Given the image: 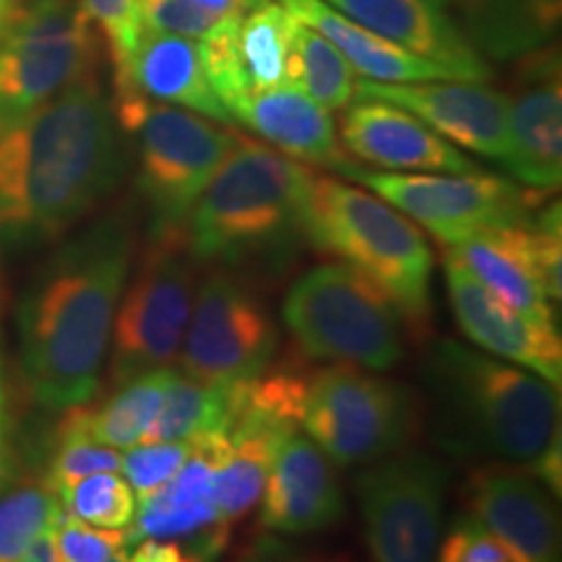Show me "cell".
Masks as SVG:
<instances>
[{"label":"cell","mask_w":562,"mask_h":562,"mask_svg":"<svg viewBox=\"0 0 562 562\" xmlns=\"http://www.w3.org/2000/svg\"><path fill=\"white\" fill-rule=\"evenodd\" d=\"M125 133L94 70L0 128V256L53 243L100 209L128 170Z\"/></svg>","instance_id":"6da1fadb"},{"label":"cell","mask_w":562,"mask_h":562,"mask_svg":"<svg viewBox=\"0 0 562 562\" xmlns=\"http://www.w3.org/2000/svg\"><path fill=\"white\" fill-rule=\"evenodd\" d=\"M136 227L125 211L68 237L34 271L16 311L21 372L32 398L66 412L100 391L117 302L136 261Z\"/></svg>","instance_id":"7a4b0ae2"},{"label":"cell","mask_w":562,"mask_h":562,"mask_svg":"<svg viewBox=\"0 0 562 562\" xmlns=\"http://www.w3.org/2000/svg\"><path fill=\"white\" fill-rule=\"evenodd\" d=\"M442 446L459 456L537 463L560 440L558 389L518 364L440 341L425 364Z\"/></svg>","instance_id":"3957f363"},{"label":"cell","mask_w":562,"mask_h":562,"mask_svg":"<svg viewBox=\"0 0 562 562\" xmlns=\"http://www.w3.org/2000/svg\"><path fill=\"white\" fill-rule=\"evenodd\" d=\"M313 170L269 144L237 136L186 229L195 263L216 269L281 263L305 240Z\"/></svg>","instance_id":"277c9868"},{"label":"cell","mask_w":562,"mask_h":562,"mask_svg":"<svg viewBox=\"0 0 562 562\" xmlns=\"http://www.w3.org/2000/svg\"><path fill=\"white\" fill-rule=\"evenodd\" d=\"M305 240L375 281L412 328L425 326L432 250L402 211L375 193L315 172L305 206Z\"/></svg>","instance_id":"5b68a950"},{"label":"cell","mask_w":562,"mask_h":562,"mask_svg":"<svg viewBox=\"0 0 562 562\" xmlns=\"http://www.w3.org/2000/svg\"><path fill=\"white\" fill-rule=\"evenodd\" d=\"M112 108L121 131L136 140V188L149 214V240H186L195 203L237 133L140 97H115Z\"/></svg>","instance_id":"8992f818"},{"label":"cell","mask_w":562,"mask_h":562,"mask_svg":"<svg viewBox=\"0 0 562 562\" xmlns=\"http://www.w3.org/2000/svg\"><path fill=\"white\" fill-rule=\"evenodd\" d=\"M286 331L313 360L385 372L404 360V326L375 281L349 263H323L294 281L281 307Z\"/></svg>","instance_id":"52a82bcc"},{"label":"cell","mask_w":562,"mask_h":562,"mask_svg":"<svg viewBox=\"0 0 562 562\" xmlns=\"http://www.w3.org/2000/svg\"><path fill=\"white\" fill-rule=\"evenodd\" d=\"M300 427L339 467L381 461L417 435L419 409L402 383L339 362L307 375Z\"/></svg>","instance_id":"ba28073f"},{"label":"cell","mask_w":562,"mask_h":562,"mask_svg":"<svg viewBox=\"0 0 562 562\" xmlns=\"http://www.w3.org/2000/svg\"><path fill=\"white\" fill-rule=\"evenodd\" d=\"M94 70V34L81 0H13L0 32V128Z\"/></svg>","instance_id":"9c48e42d"},{"label":"cell","mask_w":562,"mask_h":562,"mask_svg":"<svg viewBox=\"0 0 562 562\" xmlns=\"http://www.w3.org/2000/svg\"><path fill=\"white\" fill-rule=\"evenodd\" d=\"M195 266L186 240H149L112 323V385L167 368L180 355L199 290Z\"/></svg>","instance_id":"30bf717a"},{"label":"cell","mask_w":562,"mask_h":562,"mask_svg":"<svg viewBox=\"0 0 562 562\" xmlns=\"http://www.w3.org/2000/svg\"><path fill=\"white\" fill-rule=\"evenodd\" d=\"M279 349L277 323L248 281L211 266L195 290L180 368L201 383L256 381Z\"/></svg>","instance_id":"8fae6325"},{"label":"cell","mask_w":562,"mask_h":562,"mask_svg":"<svg viewBox=\"0 0 562 562\" xmlns=\"http://www.w3.org/2000/svg\"><path fill=\"white\" fill-rule=\"evenodd\" d=\"M378 199L398 209L406 220L427 229L442 248L480 232L529 222L533 199L516 182L495 175L469 172H372L351 167L347 172Z\"/></svg>","instance_id":"7c38bea8"},{"label":"cell","mask_w":562,"mask_h":562,"mask_svg":"<svg viewBox=\"0 0 562 562\" xmlns=\"http://www.w3.org/2000/svg\"><path fill=\"white\" fill-rule=\"evenodd\" d=\"M448 469L432 456L398 451L357 480L364 539L375 562H432L446 510Z\"/></svg>","instance_id":"4fadbf2b"},{"label":"cell","mask_w":562,"mask_h":562,"mask_svg":"<svg viewBox=\"0 0 562 562\" xmlns=\"http://www.w3.org/2000/svg\"><path fill=\"white\" fill-rule=\"evenodd\" d=\"M297 19L279 0L222 16L201 40L203 68L224 110L258 91L292 83V34Z\"/></svg>","instance_id":"5bb4252c"},{"label":"cell","mask_w":562,"mask_h":562,"mask_svg":"<svg viewBox=\"0 0 562 562\" xmlns=\"http://www.w3.org/2000/svg\"><path fill=\"white\" fill-rule=\"evenodd\" d=\"M355 97L391 102L412 112L459 149L482 154L501 165L508 157V94L484 81L383 83L357 79Z\"/></svg>","instance_id":"9a60e30c"},{"label":"cell","mask_w":562,"mask_h":562,"mask_svg":"<svg viewBox=\"0 0 562 562\" xmlns=\"http://www.w3.org/2000/svg\"><path fill=\"white\" fill-rule=\"evenodd\" d=\"M524 186L552 193L562 180V81L558 47L544 45L518 58L508 94V157Z\"/></svg>","instance_id":"2e32d148"},{"label":"cell","mask_w":562,"mask_h":562,"mask_svg":"<svg viewBox=\"0 0 562 562\" xmlns=\"http://www.w3.org/2000/svg\"><path fill=\"white\" fill-rule=\"evenodd\" d=\"M467 505L510 562H562L558 505L529 469L476 467L467 480Z\"/></svg>","instance_id":"e0dca14e"},{"label":"cell","mask_w":562,"mask_h":562,"mask_svg":"<svg viewBox=\"0 0 562 562\" xmlns=\"http://www.w3.org/2000/svg\"><path fill=\"white\" fill-rule=\"evenodd\" d=\"M339 140L351 157L389 172H482L459 146L391 102L355 97L344 108Z\"/></svg>","instance_id":"ac0fdd59"},{"label":"cell","mask_w":562,"mask_h":562,"mask_svg":"<svg viewBox=\"0 0 562 562\" xmlns=\"http://www.w3.org/2000/svg\"><path fill=\"white\" fill-rule=\"evenodd\" d=\"M344 516L339 472L311 435L292 430L273 453L263 487V529L302 537L331 529Z\"/></svg>","instance_id":"d6986e66"},{"label":"cell","mask_w":562,"mask_h":562,"mask_svg":"<svg viewBox=\"0 0 562 562\" xmlns=\"http://www.w3.org/2000/svg\"><path fill=\"white\" fill-rule=\"evenodd\" d=\"M446 281L456 321L469 341L560 389L562 341L558 328L524 318L451 261H446Z\"/></svg>","instance_id":"ffe728a7"},{"label":"cell","mask_w":562,"mask_h":562,"mask_svg":"<svg viewBox=\"0 0 562 562\" xmlns=\"http://www.w3.org/2000/svg\"><path fill=\"white\" fill-rule=\"evenodd\" d=\"M378 37L448 68L453 79L487 81L490 66L448 13L430 0H326Z\"/></svg>","instance_id":"44dd1931"},{"label":"cell","mask_w":562,"mask_h":562,"mask_svg":"<svg viewBox=\"0 0 562 562\" xmlns=\"http://www.w3.org/2000/svg\"><path fill=\"white\" fill-rule=\"evenodd\" d=\"M115 97L172 104L214 123H232L203 68L201 42L144 30L131 58L115 70Z\"/></svg>","instance_id":"7402d4cb"},{"label":"cell","mask_w":562,"mask_h":562,"mask_svg":"<svg viewBox=\"0 0 562 562\" xmlns=\"http://www.w3.org/2000/svg\"><path fill=\"white\" fill-rule=\"evenodd\" d=\"M229 117L302 165L341 175L355 167L344 151L331 112L313 102L297 83H281L245 97L232 104Z\"/></svg>","instance_id":"603a6c76"},{"label":"cell","mask_w":562,"mask_h":562,"mask_svg":"<svg viewBox=\"0 0 562 562\" xmlns=\"http://www.w3.org/2000/svg\"><path fill=\"white\" fill-rule=\"evenodd\" d=\"M193 448L186 463L159 490L136 501V516L128 529V542L138 539H178L227 526L216 513L214 472L224 448L227 432H201L191 438Z\"/></svg>","instance_id":"cb8c5ba5"},{"label":"cell","mask_w":562,"mask_h":562,"mask_svg":"<svg viewBox=\"0 0 562 562\" xmlns=\"http://www.w3.org/2000/svg\"><path fill=\"white\" fill-rule=\"evenodd\" d=\"M446 261L472 273L484 290L524 315L554 326L550 297L542 290L537 269V232L533 224H513L448 245Z\"/></svg>","instance_id":"d4e9b609"},{"label":"cell","mask_w":562,"mask_h":562,"mask_svg":"<svg viewBox=\"0 0 562 562\" xmlns=\"http://www.w3.org/2000/svg\"><path fill=\"white\" fill-rule=\"evenodd\" d=\"M292 430L300 427L261 409L248 396L243 414L229 427L227 448L214 472V503L224 524L232 526L256 508L269 480L273 453Z\"/></svg>","instance_id":"484cf974"},{"label":"cell","mask_w":562,"mask_h":562,"mask_svg":"<svg viewBox=\"0 0 562 562\" xmlns=\"http://www.w3.org/2000/svg\"><path fill=\"white\" fill-rule=\"evenodd\" d=\"M279 3L300 24L311 26L323 40L331 42L362 79L383 83L453 79L448 68L378 37V34H372L370 30L344 16V13L331 9L326 0H279Z\"/></svg>","instance_id":"4316f807"},{"label":"cell","mask_w":562,"mask_h":562,"mask_svg":"<svg viewBox=\"0 0 562 562\" xmlns=\"http://www.w3.org/2000/svg\"><path fill=\"white\" fill-rule=\"evenodd\" d=\"M463 37L476 53L518 60L552 45L560 30L562 0H459Z\"/></svg>","instance_id":"83f0119b"},{"label":"cell","mask_w":562,"mask_h":562,"mask_svg":"<svg viewBox=\"0 0 562 562\" xmlns=\"http://www.w3.org/2000/svg\"><path fill=\"white\" fill-rule=\"evenodd\" d=\"M250 381L201 383L186 372H170L165 398L140 442L188 440L201 432H229L248 404Z\"/></svg>","instance_id":"f1b7e54d"},{"label":"cell","mask_w":562,"mask_h":562,"mask_svg":"<svg viewBox=\"0 0 562 562\" xmlns=\"http://www.w3.org/2000/svg\"><path fill=\"white\" fill-rule=\"evenodd\" d=\"M170 372V368H159L133 378L128 383L115 385L117 391L100 409H91L89 404L74 406L79 427L91 440L115 448V451H121V448L128 451V448L138 446L144 435L149 432L154 417H157Z\"/></svg>","instance_id":"f546056e"},{"label":"cell","mask_w":562,"mask_h":562,"mask_svg":"<svg viewBox=\"0 0 562 562\" xmlns=\"http://www.w3.org/2000/svg\"><path fill=\"white\" fill-rule=\"evenodd\" d=\"M63 505L47 472L0 482V562H19L42 531L53 529Z\"/></svg>","instance_id":"4dcf8cb0"},{"label":"cell","mask_w":562,"mask_h":562,"mask_svg":"<svg viewBox=\"0 0 562 562\" xmlns=\"http://www.w3.org/2000/svg\"><path fill=\"white\" fill-rule=\"evenodd\" d=\"M357 79L360 76L331 42L297 21L292 34V83L323 110L336 112L355 100Z\"/></svg>","instance_id":"1f68e13d"},{"label":"cell","mask_w":562,"mask_h":562,"mask_svg":"<svg viewBox=\"0 0 562 562\" xmlns=\"http://www.w3.org/2000/svg\"><path fill=\"white\" fill-rule=\"evenodd\" d=\"M58 495L68 516L100 529H128L136 516V492L117 472L83 476Z\"/></svg>","instance_id":"d6a6232c"},{"label":"cell","mask_w":562,"mask_h":562,"mask_svg":"<svg viewBox=\"0 0 562 562\" xmlns=\"http://www.w3.org/2000/svg\"><path fill=\"white\" fill-rule=\"evenodd\" d=\"M121 463L123 456L115 448L91 440L81 430L74 406L66 409V417H63L58 427V442H55L50 467H47V480L53 482L55 490H66L68 484L91 474L121 472Z\"/></svg>","instance_id":"836d02e7"},{"label":"cell","mask_w":562,"mask_h":562,"mask_svg":"<svg viewBox=\"0 0 562 562\" xmlns=\"http://www.w3.org/2000/svg\"><path fill=\"white\" fill-rule=\"evenodd\" d=\"M191 438L138 442V446L128 448V453L123 456L121 472L125 474V482L131 484V490L136 492V501L159 490L167 480H172L175 472L191 456Z\"/></svg>","instance_id":"e575fe53"},{"label":"cell","mask_w":562,"mask_h":562,"mask_svg":"<svg viewBox=\"0 0 562 562\" xmlns=\"http://www.w3.org/2000/svg\"><path fill=\"white\" fill-rule=\"evenodd\" d=\"M81 9L91 24L100 26L110 45L112 68L117 70L131 58L146 30L144 0H81Z\"/></svg>","instance_id":"d590c367"},{"label":"cell","mask_w":562,"mask_h":562,"mask_svg":"<svg viewBox=\"0 0 562 562\" xmlns=\"http://www.w3.org/2000/svg\"><path fill=\"white\" fill-rule=\"evenodd\" d=\"M53 537L60 562H108L131 544L125 529H94L66 510L55 521Z\"/></svg>","instance_id":"8d00e7d4"},{"label":"cell","mask_w":562,"mask_h":562,"mask_svg":"<svg viewBox=\"0 0 562 562\" xmlns=\"http://www.w3.org/2000/svg\"><path fill=\"white\" fill-rule=\"evenodd\" d=\"M220 19V13L209 11L199 0H144V24L154 32L201 42Z\"/></svg>","instance_id":"74e56055"},{"label":"cell","mask_w":562,"mask_h":562,"mask_svg":"<svg viewBox=\"0 0 562 562\" xmlns=\"http://www.w3.org/2000/svg\"><path fill=\"white\" fill-rule=\"evenodd\" d=\"M438 562H510L508 554L474 516H461L438 544Z\"/></svg>","instance_id":"f35d334b"},{"label":"cell","mask_w":562,"mask_h":562,"mask_svg":"<svg viewBox=\"0 0 562 562\" xmlns=\"http://www.w3.org/2000/svg\"><path fill=\"white\" fill-rule=\"evenodd\" d=\"M237 562H341L328 554L305 550V547L286 542V539L273 537V533H258L252 542L245 547Z\"/></svg>","instance_id":"ab89813d"},{"label":"cell","mask_w":562,"mask_h":562,"mask_svg":"<svg viewBox=\"0 0 562 562\" xmlns=\"http://www.w3.org/2000/svg\"><path fill=\"white\" fill-rule=\"evenodd\" d=\"M186 550L175 539H138V547L125 554V562H182Z\"/></svg>","instance_id":"60d3db41"},{"label":"cell","mask_w":562,"mask_h":562,"mask_svg":"<svg viewBox=\"0 0 562 562\" xmlns=\"http://www.w3.org/2000/svg\"><path fill=\"white\" fill-rule=\"evenodd\" d=\"M19 562H60L58 550H55L53 529L42 531L40 537L30 544V550L21 554Z\"/></svg>","instance_id":"b9f144b4"},{"label":"cell","mask_w":562,"mask_h":562,"mask_svg":"<svg viewBox=\"0 0 562 562\" xmlns=\"http://www.w3.org/2000/svg\"><path fill=\"white\" fill-rule=\"evenodd\" d=\"M201 5H206L209 11L220 13V16H235V13L250 11L252 5H258L261 0H199Z\"/></svg>","instance_id":"7bdbcfd3"},{"label":"cell","mask_w":562,"mask_h":562,"mask_svg":"<svg viewBox=\"0 0 562 562\" xmlns=\"http://www.w3.org/2000/svg\"><path fill=\"white\" fill-rule=\"evenodd\" d=\"M5 404H0V482L9 476V435H5Z\"/></svg>","instance_id":"ee69618b"},{"label":"cell","mask_w":562,"mask_h":562,"mask_svg":"<svg viewBox=\"0 0 562 562\" xmlns=\"http://www.w3.org/2000/svg\"><path fill=\"white\" fill-rule=\"evenodd\" d=\"M11 5H13V0H0V32H3L5 19H9V13H11Z\"/></svg>","instance_id":"f6af8a7d"},{"label":"cell","mask_w":562,"mask_h":562,"mask_svg":"<svg viewBox=\"0 0 562 562\" xmlns=\"http://www.w3.org/2000/svg\"><path fill=\"white\" fill-rule=\"evenodd\" d=\"M182 562H211V560H206L203 558V554H199V552H186V558H182Z\"/></svg>","instance_id":"bcb514c9"},{"label":"cell","mask_w":562,"mask_h":562,"mask_svg":"<svg viewBox=\"0 0 562 562\" xmlns=\"http://www.w3.org/2000/svg\"><path fill=\"white\" fill-rule=\"evenodd\" d=\"M108 562H125V552H121V554H115V558H112V560H108Z\"/></svg>","instance_id":"7dc6e473"},{"label":"cell","mask_w":562,"mask_h":562,"mask_svg":"<svg viewBox=\"0 0 562 562\" xmlns=\"http://www.w3.org/2000/svg\"><path fill=\"white\" fill-rule=\"evenodd\" d=\"M430 3H435V5H440V9H442V5H446V3H448V0H430Z\"/></svg>","instance_id":"c3c4849f"},{"label":"cell","mask_w":562,"mask_h":562,"mask_svg":"<svg viewBox=\"0 0 562 562\" xmlns=\"http://www.w3.org/2000/svg\"><path fill=\"white\" fill-rule=\"evenodd\" d=\"M0 404H5V398H3V383H0Z\"/></svg>","instance_id":"681fc988"}]
</instances>
